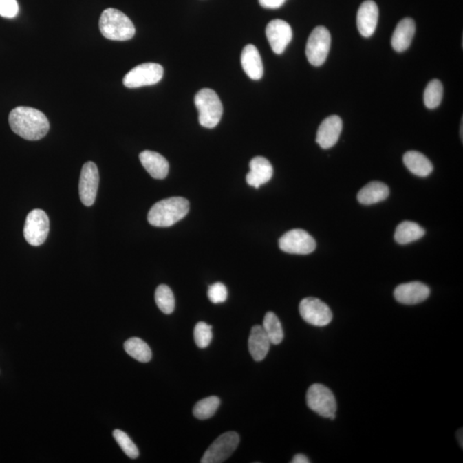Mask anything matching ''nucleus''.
Listing matches in <instances>:
<instances>
[{
    "instance_id": "nucleus-1",
    "label": "nucleus",
    "mask_w": 463,
    "mask_h": 463,
    "mask_svg": "<svg viewBox=\"0 0 463 463\" xmlns=\"http://www.w3.org/2000/svg\"><path fill=\"white\" fill-rule=\"evenodd\" d=\"M12 130L19 137L30 141L40 140L50 131V121L43 113L33 107H17L9 116Z\"/></svg>"
},
{
    "instance_id": "nucleus-2",
    "label": "nucleus",
    "mask_w": 463,
    "mask_h": 463,
    "mask_svg": "<svg viewBox=\"0 0 463 463\" xmlns=\"http://www.w3.org/2000/svg\"><path fill=\"white\" fill-rule=\"evenodd\" d=\"M190 210L186 198L173 197L166 198L153 205L148 214L149 224L158 228H169L182 220Z\"/></svg>"
},
{
    "instance_id": "nucleus-3",
    "label": "nucleus",
    "mask_w": 463,
    "mask_h": 463,
    "mask_svg": "<svg viewBox=\"0 0 463 463\" xmlns=\"http://www.w3.org/2000/svg\"><path fill=\"white\" fill-rule=\"evenodd\" d=\"M103 36L111 41H125L135 36L136 29L131 20L117 9L104 10L99 21Z\"/></svg>"
},
{
    "instance_id": "nucleus-4",
    "label": "nucleus",
    "mask_w": 463,
    "mask_h": 463,
    "mask_svg": "<svg viewBox=\"0 0 463 463\" xmlns=\"http://www.w3.org/2000/svg\"><path fill=\"white\" fill-rule=\"evenodd\" d=\"M194 102L200 114L198 120L202 127L212 129L220 123L224 107L213 89H201L195 96Z\"/></svg>"
},
{
    "instance_id": "nucleus-5",
    "label": "nucleus",
    "mask_w": 463,
    "mask_h": 463,
    "mask_svg": "<svg viewBox=\"0 0 463 463\" xmlns=\"http://www.w3.org/2000/svg\"><path fill=\"white\" fill-rule=\"evenodd\" d=\"M306 403L310 409L327 419H335L337 409L333 392L321 384L310 386L306 393Z\"/></svg>"
},
{
    "instance_id": "nucleus-6",
    "label": "nucleus",
    "mask_w": 463,
    "mask_h": 463,
    "mask_svg": "<svg viewBox=\"0 0 463 463\" xmlns=\"http://www.w3.org/2000/svg\"><path fill=\"white\" fill-rule=\"evenodd\" d=\"M332 44V36L325 27L319 26L312 30L306 43L305 54L310 64L320 66L325 64Z\"/></svg>"
},
{
    "instance_id": "nucleus-7",
    "label": "nucleus",
    "mask_w": 463,
    "mask_h": 463,
    "mask_svg": "<svg viewBox=\"0 0 463 463\" xmlns=\"http://www.w3.org/2000/svg\"><path fill=\"white\" fill-rule=\"evenodd\" d=\"M163 74H164V69L161 65L155 64V63H145L131 69L125 76L123 83L129 89L154 85L161 81Z\"/></svg>"
},
{
    "instance_id": "nucleus-8",
    "label": "nucleus",
    "mask_w": 463,
    "mask_h": 463,
    "mask_svg": "<svg viewBox=\"0 0 463 463\" xmlns=\"http://www.w3.org/2000/svg\"><path fill=\"white\" fill-rule=\"evenodd\" d=\"M50 218L45 211L33 210L26 218L23 228L24 238L31 246L43 245L50 233Z\"/></svg>"
},
{
    "instance_id": "nucleus-9",
    "label": "nucleus",
    "mask_w": 463,
    "mask_h": 463,
    "mask_svg": "<svg viewBox=\"0 0 463 463\" xmlns=\"http://www.w3.org/2000/svg\"><path fill=\"white\" fill-rule=\"evenodd\" d=\"M239 434L235 431H228L222 434L205 452L202 463H221L231 457L238 447Z\"/></svg>"
},
{
    "instance_id": "nucleus-10",
    "label": "nucleus",
    "mask_w": 463,
    "mask_h": 463,
    "mask_svg": "<svg viewBox=\"0 0 463 463\" xmlns=\"http://www.w3.org/2000/svg\"><path fill=\"white\" fill-rule=\"evenodd\" d=\"M299 313L306 323L316 327L328 325L333 319L329 306L320 299L313 297L302 299L299 304Z\"/></svg>"
},
{
    "instance_id": "nucleus-11",
    "label": "nucleus",
    "mask_w": 463,
    "mask_h": 463,
    "mask_svg": "<svg viewBox=\"0 0 463 463\" xmlns=\"http://www.w3.org/2000/svg\"><path fill=\"white\" fill-rule=\"evenodd\" d=\"M279 246L287 253L308 255L314 252L316 246L315 239L308 232L302 229H292L281 236Z\"/></svg>"
},
{
    "instance_id": "nucleus-12",
    "label": "nucleus",
    "mask_w": 463,
    "mask_h": 463,
    "mask_svg": "<svg viewBox=\"0 0 463 463\" xmlns=\"http://www.w3.org/2000/svg\"><path fill=\"white\" fill-rule=\"evenodd\" d=\"M99 172L95 163L86 162L83 165L79 180V197L87 207L95 204L99 186Z\"/></svg>"
},
{
    "instance_id": "nucleus-13",
    "label": "nucleus",
    "mask_w": 463,
    "mask_h": 463,
    "mask_svg": "<svg viewBox=\"0 0 463 463\" xmlns=\"http://www.w3.org/2000/svg\"><path fill=\"white\" fill-rule=\"evenodd\" d=\"M268 41L274 54H283L292 38V28L287 22L281 19H274L266 27Z\"/></svg>"
},
{
    "instance_id": "nucleus-14",
    "label": "nucleus",
    "mask_w": 463,
    "mask_h": 463,
    "mask_svg": "<svg viewBox=\"0 0 463 463\" xmlns=\"http://www.w3.org/2000/svg\"><path fill=\"white\" fill-rule=\"evenodd\" d=\"M343 131V120L339 116L326 118L316 132V142L322 149L332 148L338 142Z\"/></svg>"
},
{
    "instance_id": "nucleus-15",
    "label": "nucleus",
    "mask_w": 463,
    "mask_h": 463,
    "mask_svg": "<svg viewBox=\"0 0 463 463\" xmlns=\"http://www.w3.org/2000/svg\"><path fill=\"white\" fill-rule=\"evenodd\" d=\"M430 288L420 281L399 285L394 291V296L402 304L416 305L426 301L430 295Z\"/></svg>"
},
{
    "instance_id": "nucleus-16",
    "label": "nucleus",
    "mask_w": 463,
    "mask_h": 463,
    "mask_svg": "<svg viewBox=\"0 0 463 463\" xmlns=\"http://www.w3.org/2000/svg\"><path fill=\"white\" fill-rule=\"evenodd\" d=\"M378 21V7L372 0L361 3L357 13V27L362 36L368 38L374 34Z\"/></svg>"
},
{
    "instance_id": "nucleus-17",
    "label": "nucleus",
    "mask_w": 463,
    "mask_h": 463,
    "mask_svg": "<svg viewBox=\"0 0 463 463\" xmlns=\"http://www.w3.org/2000/svg\"><path fill=\"white\" fill-rule=\"evenodd\" d=\"M273 166L266 158L257 156L250 162V172L246 175V182L254 188H259L269 182L273 176Z\"/></svg>"
},
{
    "instance_id": "nucleus-18",
    "label": "nucleus",
    "mask_w": 463,
    "mask_h": 463,
    "mask_svg": "<svg viewBox=\"0 0 463 463\" xmlns=\"http://www.w3.org/2000/svg\"><path fill=\"white\" fill-rule=\"evenodd\" d=\"M139 159L142 166L152 177L156 180H163L168 176L169 163L164 156L158 152L145 151L139 155Z\"/></svg>"
},
{
    "instance_id": "nucleus-19",
    "label": "nucleus",
    "mask_w": 463,
    "mask_h": 463,
    "mask_svg": "<svg viewBox=\"0 0 463 463\" xmlns=\"http://www.w3.org/2000/svg\"><path fill=\"white\" fill-rule=\"evenodd\" d=\"M241 65L246 74L252 80H259L263 75L262 58L257 48L254 45H247L242 51Z\"/></svg>"
},
{
    "instance_id": "nucleus-20",
    "label": "nucleus",
    "mask_w": 463,
    "mask_h": 463,
    "mask_svg": "<svg viewBox=\"0 0 463 463\" xmlns=\"http://www.w3.org/2000/svg\"><path fill=\"white\" fill-rule=\"evenodd\" d=\"M416 34V23L412 19L406 17L396 27L391 38V45L394 50L402 53L410 47Z\"/></svg>"
},
{
    "instance_id": "nucleus-21",
    "label": "nucleus",
    "mask_w": 463,
    "mask_h": 463,
    "mask_svg": "<svg viewBox=\"0 0 463 463\" xmlns=\"http://www.w3.org/2000/svg\"><path fill=\"white\" fill-rule=\"evenodd\" d=\"M270 341L267 336L263 326H253L248 340L249 352L253 360L262 361L269 353Z\"/></svg>"
},
{
    "instance_id": "nucleus-22",
    "label": "nucleus",
    "mask_w": 463,
    "mask_h": 463,
    "mask_svg": "<svg viewBox=\"0 0 463 463\" xmlns=\"http://www.w3.org/2000/svg\"><path fill=\"white\" fill-rule=\"evenodd\" d=\"M389 195V189L385 184L374 181L362 188L358 191L357 197L361 204L371 205L385 200Z\"/></svg>"
},
{
    "instance_id": "nucleus-23",
    "label": "nucleus",
    "mask_w": 463,
    "mask_h": 463,
    "mask_svg": "<svg viewBox=\"0 0 463 463\" xmlns=\"http://www.w3.org/2000/svg\"><path fill=\"white\" fill-rule=\"evenodd\" d=\"M403 162L407 169L416 176L427 177L433 170L430 160L418 151L407 152L403 156Z\"/></svg>"
},
{
    "instance_id": "nucleus-24",
    "label": "nucleus",
    "mask_w": 463,
    "mask_h": 463,
    "mask_svg": "<svg viewBox=\"0 0 463 463\" xmlns=\"http://www.w3.org/2000/svg\"><path fill=\"white\" fill-rule=\"evenodd\" d=\"M424 229L413 222H403L398 226L395 232V240L400 245H407L422 238Z\"/></svg>"
},
{
    "instance_id": "nucleus-25",
    "label": "nucleus",
    "mask_w": 463,
    "mask_h": 463,
    "mask_svg": "<svg viewBox=\"0 0 463 463\" xmlns=\"http://www.w3.org/2000/svg\"><path fill=\"white\" fill-rule=\"evenodd\" d=\"M125 352L131 357L135 358L142 363H147L151 361L152 358V352L148 344L138 337H132L127 341L124 344Z\"/></svg>"
},
{
    "instance_id": "nucleus-26",
    "label": "nucleus",
    "mask_w": 463,
    "mask_h": 463,
    "mask_svg": "<svg viewBox=\"0 0 463 463\" xmlns=\"http://www.w3.org/2000/svg\"><path fill=\"white\" fill-rule=\"evenodd\" d=\"M263 328L271 344L278 345L283 342L284 333L279 319L274 312H267L263 319Z\"/></svg>"
},
{
    "instance_id": "nucleus-27",
    "label": "nucleus",
    "mask_w": 463,
    "mask_h": 463,
    "mask_svg": "<svg viewBox=\"0 0 463 463\" xmlns=\"http://www.w3.org/2000/svg\"><path fill=\"white\" fill-rule=\"evenodd\" d=\"M444 88L443 85L438 79L431 80L428 83L424 93V105L429 109H437L440 105L442 99H443Z\"/></svg>"
},
{
    "instance_id": "nucleus-28",
    "label": "nucleus",
    "mask_w": 463,
    "mask_h": 463,
    "mask_svg": "<svg viewBox=\"0 0 463 463\" xmlns=\"http://www.w3.org/2000/svg\"><path fill=\"white\" fill-rule=\"evenodd\" d=\"M155 299L156 305L165 314H171L175 308V299L173 292L169 286L162 284L156 288Z\"/></svg>"
},
{
    "instance_id": "nucleus-29",
    "label": "nucleus",
    "mask_w": 463,
    "mask_h": 463,
    "mask_svg": "<svg viewBox=\"0 0 463 463\" xmlns=\"http://www.w3.org/2000/svg\"><path fill=\"white\" fill-rule=\"evenodd\" d=\"M220 403V399L217 396H208L202 399L193 407L194 416L198 420L210 419L217 412Z\"/></svg>"
},
{
    "instance_id": "nucleus-30",
    "label": "nucleus",
    "mask_w": 463,
    "mask_h": 463,
    "mask_svg": "<svg viewBox=\"0 0 463 463\" xmlns=\"http://www.w3.org/2000/svg\"><path fill=\"white\" fill-rule=\"evenodd\" d=\"M113 436L118 445H120L124 453L131 459H136L138 457L139 451L133 442L129 438L128 435L121 430H114Z\"/></svg>"
},
{
    "instance_id": "nucleus-31",
    "label": "nucleus",
    "mask_w": 463,
    "mask_h": 463,
    "mask_svg": "<svg viewBox=\"0 0 463 463\" xmlns=\"http://www.w3.org/2000/svg\"><path fill=\"white\" fill-rule=\"evenodd\" d=\"M194 340L200 348H206L212 341V326L206 323H197L194 329Z\"/></svg>"
},
{
    "instance_id": "nucleus-32",
    "label": "nucleus",
    "mask_w": 463,
    "mask_h": 463,
    "mask_svg": "<svg viewBox=\"0 0 463 463\" xmlns=\"http://www.w3.org/2000/svg\"><path fill=\"white\" fill-rule=\"evenodd\" d=\"M208 297L214 304L224 303L228 298V290L225 285L222 283L212 284L208 290Z\"/></svg>"
},
{
    "instance_id": "nucleus-33",
    "label": "nucleus",
    "mask_w": 463,
    "mask_h": 463,
    "mask_svg": "<svg viewBox=\"0 0 463 463\" xmlns=\"http://www.w3.org/2000/svg\"><path fill=\"white\" fill-rule=\"evenodd\" d=\"M19 12L17 0H0V16L6 19H14Z\"/></svg>"
},
{
    "instance_id": "nucleus-34",
    "label": "nucleus",
    "mask_w": 463,
    "mask_h": 463,
    "mask_svg": "<svg viewBox=\"0 0 463 463\" xmlns=\"http://www.w3.org/2000/svg\"><path fill=\"white\" fill-rule=\"evenodd\" d=\"M260 6L267 9H278L284 5L286 0H259Z\"/></svg>"
},
{
    "instance_id": "nucleus-35",
    "label": "nucleus",
    "mask_w": 463,
    "mask_h": 463,
    "mask_svg": "<svg viewBox=\"0 0 463 463\" xmlns=\"http://www.w3.org/2000/svg\"><path fill=\"white\" fill-rule=\"evenodd\" d=\"M292 463H309L310 460L305 455L298 454L296 455L294 458H292Z\"/></svg>"
},
{
    "instance_id": "nucleus-36",
    "label": "nucleus",
    "mask_w": 463,
    "mask_h": 463,
    "mask_svg": "<svg viewBox=\"0 0 463 463\" xmlns=\"http://www.w3.org/2000/svg\"><path fill=\"white\" fill-rule=\"evenodd\" d=\"M457 438L459 440V443L461 444V447L462 448V430L458 431L457 434Z\"/></svg>"
}]
</instances>
